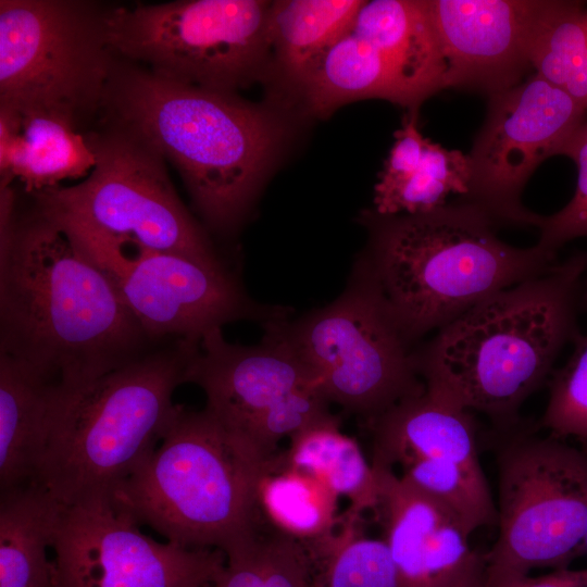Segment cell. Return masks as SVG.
<instances>
[{"mask_svg":"<svg viewBox=\"0 0 587 587\" xmlns=\"http://www.w3.org/2000/svg\"><path fill=\"white\" fill-rule=\"evenodd\" d=\"M0 230V354L70 391L153 349L108 277L34 199L21 212L1 188Z\"/></svg>","mask_w":587,"mask_h":587,"instance_id":"6da1fadb","label":"cell"},{"mask_svg":"<svg viewBox=\"0 0 587 587\" xmlns=\"http://www.w3.org/2000/svg\"><path fill=\"white\" fill-rule=\"evenodd\" d=\"M586 294L583 251L485 298L438 329L415 348L416 371L429 390L511 427L563 347L580 335Z\"/></svg>","mask_w":587,"mask_h":587,"instance_id":"7a4b0ae2","label":"cell"},{"mask_svg":"<svg viewBox=\"0 0 587 587\" xmlns=\"http://www.w3.org/2000/svg\"><path fill=\"white\" fill-rule=\"evenodd\" d=\"M97 123L127 130L171 161L198 211L218 230L241 221L282 137L263 107L159 77L116 57Z\"/></svg>","mask_w":587,"mask_h":587,"instance_id":"3957f363","label":"cell"},{"mask_svg":"<svg viewBox=\"0 0 587 587\" xmlns=\"http://www.w3.org/2000/svg\"><path fill=\"white\" fill-rule=\"evenodd\" d=\"M369 247L354 266L415 344L485 298L541 276L558 253L503 241L478 207L457 199L420 214L370 215Z\"/></svg>","mask_w":587,"mask_h":587,"instance_id":"277c9868","label":"cell"},{"mask_svg":"<svg viewBox=\"0 0 587 587\" xmlns=\"http://www.w3.org/2000/svg\"><path fill=\"white\" fill-rule=\"evenodd\" d=\"M199 342L170 340L70 391H58L33 483L63 505L113 490L155 449Z\"/></svg>","mask_w":587,"mask_h":587,"instance_id":"5b68a950","label":"cell"},{"mask_svg":"<svg viewBox=\"0 0 587 587\" xmlns=\"http://www.w3.org/2000/svg\"><path fill=\"white\" fill-rule=\"evenodd\" d=\"M272 464L205 409L176 405L155 449L111 491L166 541L225 552L259 519L258 487Z\"/></svg>","mask_w":587,"mask_h":587,"instance_id":"8992f818","label":"cell"},{"mask_svg":"<svg viewBox=\"0 0 587 587\" xmlns=\"http://www.w3.org/2000/svg\"><path fill=\"white\" fill-rule=\"evenodd\" d=\"M104 9L83 0H1L0 107L53 115L78 132L92 123L114 62Z\"/></svg>","mask_w":587,"mask_h":587,"instance_id":"52a82bcc","label":"cell"},{"mask_svg":"<svg viewBox=\"0 0 587 587\" xmlns=\"http://www.w3.org/2000/svg\"><path fill=\"white\" fill-rule=\"evenodd\" d=\"M270 7L261 0L105 5V38L114 57L159 77L235 93L257 77L271 48Z\"/></svg>","mask_w":587,"mask_h":587,"instance_id":"ba28073f","label":"cell"},{"mask_svg":"<svg viewBox=\"0 0 587 587\" xmlns=\"http://www.w3.org/2000/svg\"><path fill=\"white\" fill-rule=\"evenodd\" d=\"M36 203L108 277L155 344L173 339L198 342L230 322L255 320L264 324L286 317L285 309L252 300L225 265L213 266L183 254L148 249Z\"/></svg>","mask_w":587,"mask_h":587,"instance_id":"9c48e42d","label":"cell"},{"mask_svg":"<svg viewBox=\"0 0 587 587\" xmlns=\"http://www.w3.org/2000/svg\"><path fill=\"white\" fill-rule=\"evenodd\" d=\"M278 324L329 403L367 423L425 388L414 363L416 347L354 270L336 300Z\"/></svg>","mask_w":587,"mask_h":587,"instance_id":"30bf717a","label":"cell"},{"mask_svg":"<svg viewBox=\"0 0 587 587\" xmlns=\"http://www.w3.org/2000/svg\"><path fill=\"white\" fill-rule=\"evenodd\" d=\"M96 159L80 183L29 195L103 234L223 266L204 230L178 198L163 157L120 127L84 133Z\"/></svg>","mask_w":587,"mask_h":587,"instance_id":"8fae6325","label":"cell"},{"mask_svg":"<svg viewBox=\"0 0 587 587\" xmlns=\"http://www.w3.org/2000/svg\"><path fill=\"white\" fill-rule=\"evenodd\" d=\"M280 320L263 324L257 345L230 344L222 329L209 333L185 377L204 392V409L265 462L278 458L283 439L330 414L320 385L284 338Z\"/></svg>","mask_w":587,"mask_h":587,"instance_id":"7c38bea8","label":"cell"},{"mask_svg":"<svg viewBox=\"0 0 587 587\" xmlns=\"http://www.w3.org/2000/svg\"><path fill=\"white\" fill-rule=\"evenodd\" d=\"M499 535L486 567L566 569L586 552L587 452L552 436L517 437L499 458Z\"/></svg>","mask_w":587,"mask_h":587,"instance_id":"4fadbf2b","label":"cell"},{"mask_svg":"<svg viewBox=\"0 0 587 587\" xmlns=\"http://www.w3.org/2000/svg\"><path fill=\"white\" fill-rule=\"evenodd\" d=\"M140 527L110 490L64 505L52 545L57 587L212 586L222 550L160 542Z\"/></svg>","mask_w":587,"mask_h":587,"instance_id":"5bb4252c","label":"cell"},{"mask_svg":"<svg viewBox=\"0 0 587 587\" xmlns=\"http://www.w3.org/2000/svg\"><path fill=\"white\" fill-rule=\"evenodd\" d=\"M586 115L566 92L536 73L488 97L484 123L467 153V192L458 199L478 207L498 225L537 228L541 215L523 205V189L545 160L561 154Z\"/></svg>","mask_w":587,"mask_h":587,"instance_id":"9a60e30c","label":"cell"},{"mask_svg":"<svg viewBox=\"0 0 587 587\" xmlns=\"http://www.w3.org/2000/svg\"><path fill=\"white\" fill-rule=\"evenodd\" d=\"M561 1L426 0L447 63L446 89L490 97L522 83Z\"/></svg>","mask_w":587,"mask_h":587,"instance_id":"2e32d148","label":"cell"},{"mask_svg":"<svg viewBox=\"0 0 587 587\" xmlns=\"http://www.w3.org/2000/svg\"><path fill=\"white\" fill-rule=\"evenodd\" d=\"M372 467L384 540L408 587H454L485 571V555L471 548L472 533L449 508L392 471Z\"/></svg>","mask_w":587,"mask_h":587,"instance_id":"e0dca14e","label":"cell"},{"mask_svg":"<svg viewBox=\"0 0 587 587\" xmlns=\"http://www.w3.org/2000/svg\"><path fill=\"white\" fill-rule=\"evenodd\" d=\"M369 424L374 467L398 474L414 464L441 460L480 465L470 411L426 387Z\"/></svg>","mask_w":587,"mask_h":587,"instance_id":"ac0fdd59","label":"cell"},{"mask_svg":"<svg viewBox=\"0 0 587 587\" xmlns=\"http://www.w3.org/2000/svg\"><path fill=\"white\" fill-rule=\"evenodd\" d=\"M470 179L467 153L424 137L417 111H410L375 184L373 211L384 216L429 212L447 204L453 193L464 197Z\"/></svg>","mask_w":587,"mask_h":587,"instance_id":"d6986e66","label":"cell"},{"mask_svg":"<svg viewBox=\"0 0 587 587\" xmlns=\"http://www.w3.org/2000/svg\"><path fill=\"white\" fill-rule=\"evenodd\" d=\"M96 163L84 133L65 121L34 111L0 107L1 186L14 179L26 195L87 177Z\"/></svg>","mask_w":587,"mask_h":587,"instance_id":"ffe728a7","label":"cell"},{"mask_svg":"<svg viewBox=\"0 0 587 587\" xmlns=\"http://www.w3.org/2000/svg\"><path fill=\"white\" fill-rule=\"evenodd\" d=\"M352 30L383 52L420 103L446 89L447 63L426 0L364 1Z\"/></svg>","mask_w":587,"mask_h":587,"instance_id":"44dd1931","label":"cell"},{"mask_svg":"<svg viewBox=\"0 0 587 587\" xmlns=\"http://www.w3.org/2000/svg\"><path fill=\"white\" fill-rule=\"evenodd\" d=\"M309 108L326 114L351 100L377 98L417 111L420 102L383 52L348 32L298 83Z\"/></svg>","mask_w":587,"mask_h":587,"instance_id":"7402d4cb","label":"cell"},{"mask_svg":"<svg viewBox=\"0 0 587 587\" xmlns=\"http://www.w3.org/2000/svg\"><path fill=\"white\" fill-rule=\"evenodd\" d=\"M58 390L0 354L1 492L34 482Z\"/></svg>","mask_w":587,"mask_h":587,"instance_id":"603a6c76","label":"cell"},{"mask_svg":"<svg viewBox=\"0 0 587 587\" xmlns=\"http://www.w3.org/2000/svg\"><path fill=\"white\" fill-rule=\"evenodd\" d=\"M63 507L35 483L1 492L0 587H57L47 549Z\"/></svg>","mask_w":587,"mask_h":587,"instance_id":"cb8c5ba5","label":"cell"},{"mask_svg":"<svg viewBox=\"0 0 587 587\" xmlns=\"http://www.w3.org/2000/svg\"><path fill=\"white\" fill-rule=\"evenodd\" d=\"M282 462L313 476L338 498H346L350 520L377 508L379 488L371 461L357 440L340 430L332 413L291 436Z\"/></svg>","mask_w":587,"mask_h":587,"instance_id":"d4e9b609","label":"cell"},{"mask_svg":"<svg viewBox=\"0 0 587 587\" xmlns=\"http://www.w3.org/2000/svg\"><path fill=\"white\" fill-rule=\"evenodd\" d=\"M361 0L271 2V47L290 79L299 83L319 58L353 27Z\"/></svg>","mask_w":587,"mask_h":587,"instance_id":"484cf974","label":"cell"},{"mask_svg":"<svg viewBox=\"0 0 587 587\" xmlns=\"http://www.w3.org/2000/svg\"><path fill=\"white\" fill-rule=\"evenodd\" d=\"M339 498L313 476L277 462L264 472L258 487L263 515L305 547L322 545L336 532Z\"/></svg>","mask_w":587,"mask_h":587,"instance_id":"4316f807","label":"cell"},{"mask_svg":"<svg viewBox=\"0 0 587 587\" xmlns=\"http://www.w3.org/2000/svg\"><path fill=\"white\" fill-rule=\"evenodd\" d=\"M211 587H310V553L263 513L252 529L225 550Z\"/></svg>","mask_w":587,"mask_h":587,"instance_id":"83f0119b","label":"cell"},{"mask_svg":"<svg viewBox=\"0 0 587 587\" xmlns=\"http://www.w3.org/2000/svg\"><path fill=\"white\" fill-rule=\"evenodd\" d=\"M534 73L587 111V4L562 0L533 55Z\"/></svg>","mask_w":587,"mask_h":587,"instance_id":"f1b7e54d","label":"cell"},{"mask_svg":"<svg viewBox=\"0 0 587 587\" xmlns=\"http://www.w3.org/2000/svg\"><path fill=\"white\" fill-rule=\"evenodd\" d=\"M347 524L322 545L314 555L325 560V582L321 587H408L384 539L360 535Z\"/></svg>","mask_w":587,"mask_h":587,"instance_id":"f546056e","label":"cell"},{"mask_svg":"<svg viewBox=\"0 0 587 587\" xmlns=\"http://www.w3.org/2000/svg\"><path fill=\"white\" fill-rule=\"evenodd\" d=\"M573 344L571 358L550 379L549 401L540 424L554 438H575L587 452V334H580Z\"/></svg>","mask_w":587,"mask_h":587,"instance_id":"4dcf8cb0","label":"cell"},{"mask_svg":"<svg viewBox=\"0 0 587 587\" xmlns=\"http://www.w3.org/2000/svg\"><path fill=\"white\" fill-rule=\"evenodd\" d=\"M561 155L577 166V184L572 199L560 211L541 215L537 245L558 253L566 242L587 237V115L563 148Z\"/></svg>","mask_w":587,"mask_h":587,"instance_id":"1f68e13d","label":"cell"},{"mask_svg":"<svg viewBox=\"0 0 587 587\" xmlns=\"http://www.w3.org/2000/svg\"><path fill=\"white\" fill-rule=\"evenodd\" d=\"M486 582L489 587H587V569H560L539 577L528 574L498 571L486 567Z\"/></svg>","mask_w":587,"mask_h":587,"instance_id":"d6a6232c","label":"cell"},{"mask_svg":"<svg viewBox=\"0 0 587 587\" xmlns=\"http://www.w3.org/2000/svg\"><path fill=\"white\" fill-rule=\"evenodd\" d=\"M486 570V569H485ZM454 587H489L486 582L485 571L475 575Z\"/></svg>","mask_w":587,"mask_h":587,"instance_id":"836d02e7","label":"cell"},{"mask_svg":"<svg viewBox=\"0 0 587 587\" xmlns=\"http://www.w3.org/2000/svg\"><path fill=\"white\" fill-rule=\"evenodd\" d=\"M310 587H321L319 584H311Z\"/></svg>","mask_w":587,"mask_h":587,"instance_id":"e575fe53","label":"cell"},{"mask_svg":"<svg viewBox=\"0 0 587 587\" xmlns=\"http://www.w3.org/2000/svg\"><path fill=\"white\" fill-rule=\"evenodd\" d=\"M586 551H587V540H586Z\"/></svg>","mask_w":587,"mask_h":587,"instance_id":"d590c367","label":"cell"}]
</instances>
